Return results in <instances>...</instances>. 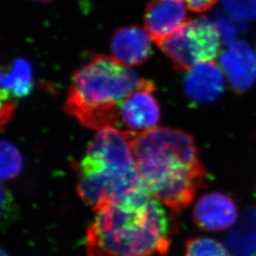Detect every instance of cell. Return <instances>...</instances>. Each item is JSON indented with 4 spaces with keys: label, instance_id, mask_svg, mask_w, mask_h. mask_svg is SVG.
<instances>
[{
    "label": "cell",
    "instance_id": "18",
    "mask_svg": "<svg viewBox=\"0 0 256 256\" xmlns=\"http://www.w3.org/2000/svg\"><path fill=\"white\" fill-rule=\"evenodd\" d=\"M1 256H8L7 253H6V252H5L4 250H1Z\"/></svg>",
    "mask_w": 256,
    "mask_h": 256
},
{
    "label": "cell",
    "instance_id": "11",
    "mask_svg": "<svg viewBox=\"0 0 256 256\" xmlns=\"http://www.w3.org/2000/svg\"><path fill=\"white\" fill-rule=\"evenodd\" d=\"M151 36L144 28L128 26L121 28L112 38V56L130 68L142 65L152 52Z\"/></svg>",
    "mask_w": 256,
    "mask_h": 256
},
{
    "label": "cell",
    "instance_id": "17",
    "mask_svg": "<svg viewBox=\"0 0 256 256\" xmlns=\"http://www.w3.org/2000/svg\"><path fill=\"white\" fill-rule=\"evenodd\" d=\"M188 8L194 12H203L210 10L218 0H184Z\"/></svg>",
    "mask_w": 256,
    "mask_h": 256
},
{
    "label": "cell",
    "instance_id": "4",
    "mask_svg": "<svg viewBox=\"0 0 256 256\" xmlns=\"http://www.w3.org/2000/svg\"><path fill=\"white\" fill-rule=\"evenodd\" d=\"M142 79L113 56L96 55L74 73L66 112L87 128L100 130L116 127L121 104Z\"/></svg>",
    "mask_w": 256,
    "mask_h": 256
},
{
    "label": "cell",
    "instance_id": "13",
    "mask_svg": "<svg viewBox=\"0 0 256 256\" xmlns=\"http://www.w3.org/2000/svg\"><path fill=\"white\" fill-rule=\"evenodd\" d=\"M2 70L1 98L2 100L8 98H22L31 92L32 70L27 62L18 59L12 62L10 68Z\"/></svg>",
    "mask_w": 256,
    "mask_h": 256
},
{
    "label": "cell",
    "instance_id": "6",
    "mask_svg": "<svg viewBox=\"0 0 256 256\" xmlns=\"http://www.w3.org/2000/svg\"><path fill=\"white\" fill-rule=\"evenodd\" d=\"M155 86L151 80L144 79L140 85L121 104L120 121L134 132L155 128L160 118V109L155 98Z\"/></svg>",
    "mask_w": 256,
    "mask_h": 256
},
{
    "label": "cell",
    "instance_id": "9",
    "mask_svg": "<svg viewBox=\"0 0 256 256\" xmlns=\"http://www.w3.org/2000/svg\"><path fill=\"white\" fill-rule=\"evenodd\" d=\"M222 69L212 60L200 63L188 70L184 92L200 104H210L220 96L225 88Z\"/></svg>",
    "mask_w": 256,
    "mask_h": 256
},
{
    "label": "cell",
    "instance_id": "5",
    "mask_svg": "<svg viewBox=\"0 0 256 256\" xmlns=\"http://www.w3.org/2000/svg\"><path fill=\"white\" fill-rule=\"evenodd\" d=\"M220 39L216 22L199 17L186 20L157 46L178 70L188 72L194 66L216 58Z\"/></svg>",
    "mask_w": 256,
    "mask_h": 256
},
{
    "label": "cell",
    "instance_id": "14",
    "mask_svg": "<svg viewBox=\"0 0 256 256\" xmlns=\"http://www.w3.org/2000/svg\"><path fill=\"white\" fill-rule=\"evenodd\" d=\"M22 160L16 148L7 141L1 142V178L10 180L22 170Z\"/></svg>",
    "mask_w": 256,
    "mask_h": 256
},
{
    "label": "cell",
    "instance_id": "8",
    "mask_svg": "<svg viewBox=\"0 0 256 256\" xmlns=\"http://www.w3.org/2000/svg\"><path fill=\"white\" fill-rule=\"evenodd\" d=\"M220 54V66L236 92H244L256 82V55L244 41H234Z\"/></svg>",
    "mask_w": 256,
    "mask_h": 256
},
{
    "label": "cell",
    "instance_id": "16",
    "mask_svg": "<svg viewBox=\"0 0 256 256\" xmlns=\"http://www.w3.org/2000/svg\"><path fill=\"white\" fill-rule=\"evenodd\" d=\"M230 17L242 21L256 20V0H222Z\"/></svg>",
    "mask_w": 256,
    "mask_h": 256
},
{
    "label": "cell",
    "instance_id": "2",
    "mask_svg": "<svg viewBox=\"0 0 256 256\" xmlns=\"http://www.w3.org/2000/svg\"><path fill=\"white\" fill-rule=\"evenodd\" d=\"M133 152L138 172L154 198L175 212L191 204L206 178L191 136L158 127L134 132Z\"/></svg>",
    "mask_w": 256,
    "mask_h": 256
},
{
    "label": "cell",
    "instance_id": "15",
    "mask_svg": "<svg viewBox=\"0 0 256 256\" xmlns=\"http://www.w3.org/2000/svg\"><path fill=\"white\" fill-rule=\"evenodd\" d=\"M185 256H230V254L216 240L196 238L186 243Z\"/></svg>",
    "mask_w": 256,
    "mask_h": 256
},
{
    "label": "cell",
    "instance_id": "1",
    "mask_svg": "<svg viewBox=\"0 0 256 256\" xmlns=\"http://www.w3.org/2000/svg\"><path fill=\"white\" fill-rule=\"evenodd\" d=\"M87 230L88 256H151L170 249L167 215L148 190L94 208Z\"/></svg>",
    "mask_w": 256,
    "mask_h": 256
},
{
    "label": "cell",
    "instance_id": "12",
    "mask_svg": "<svg viewBox=\"0 0 256 256\" xmlns=\"http://www.w3.org/2000/svg\"><path fill=\"white\" fill-rule=\"evenodd\" d=\"M226 244L234 256H256V206L243 213L226 236Z\"/></svg>",
    "mask_w": 256,
    "mask_h": 256
},
{
    "label": "cell",
    "instance_id": "19",
    "mask_svg": "<svg viewBox=\"0 0 256 256\" xmlns=\"http://www.w3.org/2000/svg\"><path fill=\"white\" fill-rule=\"evenodd\" d=\"M39 1H48V0H39Z\"/></svg>",
    "mask_w": 256,
    "mask_h": 256
},
{
    "label": "cell",
    "instance_id": "7",
    "mask_svg": "<svg viewBox=\"0 0 256 256\" xmlns=\"http://www.w3.org/2000/svg\"><path fill=\"white\" fill-rule=\"evenodd\" d=\"M184 0H151L144 12V28L157 45L176 32L186 18Z\"/></svg>",
    "mask_w": 256,
    "mask_h": 256
},
{
    "label": "cell",
    "instance_id": "10",
    "mask_svg": "<svg viewBox=\"0 0 256 256\" xmlns=\"http://www.w3.org/2000/svg\"><path fill=\"white\" fill-rule=\"evenodd\" d=\"M194 216L195 222L202 229L208 232L223 230L236 220V205L229 196L212 192L198 200Z\"/></svg>",
    "mask_w": 256,
    "mask_h": 256
},
{
    "label": "cell",
    "instance_id": "3",
    "mask_svg": "<svg viewBox=\"0 0 256 256\" xmlns=\"http://www.w3.org/2000/svg\"><path fill=\"white\" fill-rule=\"evenodd\" d=\"M134 136L114 126L100 130L76 164L78 194L92 209L148 190L136 165Z\"/></svg>",
    "mask_w": 256,
    "mask_h": 256
}]
</instances>
